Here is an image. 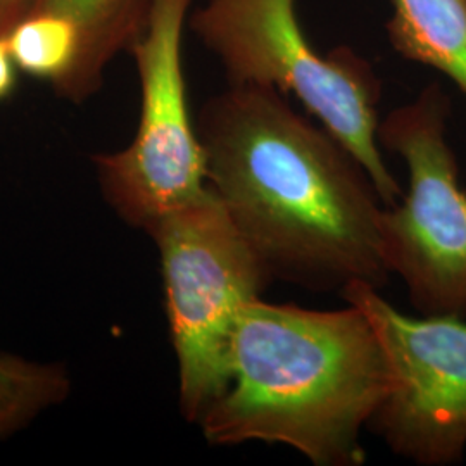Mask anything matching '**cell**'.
Returning a JSON list of instances; mask_svg holds the SVG:
<instances>
[{
    "instance_id": "1",
    "label": "cell",
    "mask_w": 466,
    "mask_h": 466,
    "mask_svg": "<svg viewBox=\"0 0 466 466\" xmlns=\"http://www.w3.org/2000/svg\"><path fill=\"white\" fill-rule=\"evenodd\" d=\"M208 185L271 280L315 292L382 289L385 206L332 132L267 86L228 85L198 125Z\"/></svg>"
},
{
    "instance_id": "2",
    "label": "cell",
    "mask_w": 466,
    "mask_h": 466,
    "mask_svg": "<svg viewBox=\"0 0 466 466\" xmlns=\"http://www.w3.org/2000/svg\"><path fill=\"white\" fill-rule=\"evenodd\" d=\"M230 371L227 392L200 418L209 444L259 441L317 466L365 463L361 431L387 392L389 368L360 308L252 300L233 330Z\"/></svg>"
},
{
    "instance_id": "3",
    "label": "cell",
    "mask_w": 466,
    "mask_h": 466,
    "mask_svg": "<svg viewBox=\"0 0 466 466\" xmlns=\"http://www.w3.org/2000/svg\"><path fill=\"white\" fill-rule=\"evenodd\" d=\"M188 26L225 69L228 85L267 86L299 100L367 169L385 208L402 188L379 144L382 84L350 47L321 54L300 26L298 0H208Z\"/></svg>"
},
{
    "instance_id": "4",
    "label": "cell",
    "mask_w": 466,
    "mask_h": 466,
    "mask_svg": "<svg viewBox=\"0 0 466 466\" xmlns=\"http://www.w3.org/2000/svg\"><path fill=\"white\" fill-rule=\"evenodd\" d=\"M147 233L161 256L180 408L199 423L232 380L230 344L240 311L261 299L271 279L211 188Z\"/></svg>"
},
{
    "instance_id": "5",
    "label": "cell",
    "mask_w": 466,
    "mask_h": 466,
    "mask_svg": "<svg viewBox=\"0 0 466 466\" xmlns=\"http://www.w3.org/2000/svg\"><path fill=\"white\" fill-rule=\"evenodd\" d=\"M450 116V97L432 84L379 125L380 147L410 175L402 202L383 209V256L423 317L466 318V190Z\"/></svg>"
},
{
    "instance_id": "6",
    "label": "cell",
    "mask_w": 466,
    "mask_h": 466,
    "mask_svg": "<svg viewBox=\"0 0 466 466\" xmlns=\"http://www.w3.org/2000/svg\"><path fill=\"white\" fill-rule=\"evenodd\" d=\"M190 2L154 0L147 28L130 49L142 97L137 134L127 149L96 157L107 200L127 223L146 232L209 190L185 84L182 46Z\"/></svg>"
},
{
    "instance_id": "7",
    "label": "cell",
    "mask_w": 466,
    "mask_h": 466,
    "mask_svg": "<svg viewBox=\"0 0 466 466\" xmlns=\"http://www.w3.org/2000/svg\"><path fill=\"white\" fill-rule=\"evenodd\" d=\"M367 315L382 346L389 387L368 429L417 465L460 463L466 451V319L408 317L379 289L340 292Z\"/></svg>"
},
{
    "instance_id": "8",
    "label": "cell",
    "mask_w": 466,
    "mask_h": 466,
    "mask_svg": "<svg viewBox=\"0 0 466 466\" xmlns=\"http://www.w3.org/2000/svg\"><path fill=\"white\" fill-rule=\"evenodd\" d=\"M154 0H34L28 13L67 17L78 30L80 56L67 99H86L121 50H130L149 23Z\"/></svg>"
},
{
    "instance_id": "9",
    "label": "cell",
    "mask_w": 466,
    "mask_h": 466,
    "mask_svg": "<svg viewBox=\"0 0 466 466\" xmlns=\"http://www.w3.org/2000/svg\"><path fill=\"white\" fill-rule=\"evenodd\" d=\"M390 7L392 49L448 76L466 99V0H390Z\"/></svg>"
},
{
    "instance_id": "10",
    "label": "cell",
    "mask_w": 466,
    "mask_h": 466,
    "mask_svg": "<svg viewBox=\"0 0 466 466\" xmlns=\"http://www.w3.org/2000/svg\"><path fill=\"white\" fill-rule=\"evenodd\" d=\"M16 66L67 96L80 56L76 26L61 15L26 13L5 35Z\"/></svg>"
},
{
    "instance_id": "11",
    "label": "cell",
    "mask_w": 466,
    "mask_h": 466,
    "mask_svg": "<svg viewBox=\"0 0 466 466\" xmlns=\"http://www.w3.org/2000/svg\"><path fill=\"white\" fill-rule=\"evenodd\" d=\"M67 392L69 382L61 368L0 356V437L21 429Z\"/></svg>"
},
{
    "instance_id": "12",
    "label": "cell",
    "mask_w": 466,
    "mask_h": 466,
    "mask_svg": "<svg viewBox=\"0 0 466 466\" xmlns=\"http://www.w3.org/2000/svg\"><path fill=\"white\" fill-rule=\"evenodd\" d=\"M16 69L5 36H0V100L5 99L13 92L16 85Z\"/></svg>"
},
{
    "instance_id": "13",
    "label": "cell",
    "mask_w": 466,
    "mask_h": 466,
    "mask_svg": "<svg viewBox=\"0 0 466 466\" xmlns=\"http://www.w3.org/2000/svg\"><path fill=\"white\" fill-rule=\"evenodd\" d=\"M32 2L34 0H0V36H5L17 21L28 13Z\"/></svg>"
}]
</instances>
